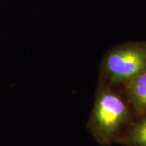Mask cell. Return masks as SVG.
Segmentation results:
<instances>
[{
	"mask_svg": "<svg viewBox=\"0 0 146 146\" xmlns=\"http://www.w3.org/2000/svg\"><path fill=\"white\" fill-rule=\"evenodd\" d=\"M126 140L131 146H146V116L131 127Z\"/></svg>",
	"mask_w": 146,
	"mask_h": 146,
	"instance_id": "obj_4",
	"label": "cell"
},
{
	"mask_svg": "<svg viewBox=\"0 0 146 146\" xmlns=\"http://www.w3.org/2000/svg\"><path fill=\"white\" fill-rule=\"evenodd\" d=\"M130 109L116 91L101 83L89 120L94 136L104 144L110 143L129 120Z\"/></svg>",
	"mask_w": 146,
	"mask_h": 146,
	"instance_id": "obj_1",
	"label": "cell"
},
{
	"mask_svg": "<svg viewBox=\"0 0 146 146\" xmlns=\"http://www.w3.org/2000/svg\"><path fill=\"white\" fill-rule=\"evenodd\" d=\"M127 91L136 110L146 114V71L127 84Z\"/></svg>",
	"mask_w": 146,
	"mask_h": 146,
	"instance_id": "obj_3",
	"label": "cell"
},
{
	"mask_svg": "<svg viewBox=\"0 0 146 146\" xmlns=\"http://www.w3.org/2000/svg\"><path fill=\"white\" fill-rule=\"evenodd\" d=\"M102 74L113 84H128L146 71V42H129L113 47L102 62Z\"/></svg>",
	"mask_w": 146,
	"mask_h": 146,
	"instance_id": "obj_2",
	"label": "cell"
}]
</instances>
